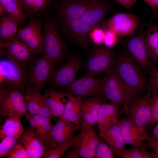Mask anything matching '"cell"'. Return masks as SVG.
I'll return each mask as SVG.
<instances>
[{"mask_svg":"<svg viewBox=\"0 0 158 158\" xmlns=\"http://www.w3.org/2000/svg\"><path fill=\"white\" fill-rule=\"evenodd\" d=\"M0 42V46L6 49L9 59L17 64L27 66L35 59V55L17 35L6 43Z\"/></svg>","mask_w":158,"mask_h":158,"instance_id":"16","label":"cell"},{"mask_svg":"<svg viewBox=\"0 0 158 158\" xmlns=\"http://www.w3.org/2000/svg\"><path fill=\"white\" fill-rule=\"evenodd\" d=\"M157 123L153 130L151 137L152 140L158 142V122Z\"/></svg>","mask_w":158,"mask_h":158,"instance_id":"46","label":"cell"},{"mask_svg":"<svg viewBox=\"0 0 158 158\" xmlns=\"http://www.w3.org/2000/svg\"><path fill=\"white\" fill-rule=\"evenodd\" d=\"M26 66L17 64L8 60L0 61V85L11 90L26 92Z\"/></svg>","mask_w":158,"mask_h":158,"instance_id":"5","label":"cell"},{"mask_svg":"<svg viewBox=\"0 0 158 158\" xmlns=\"http://www.w3.org/2000/svg\"><path fill=\"white\" fill-rule=\"evenodd\" d=\"M112 69L135 97L145 92L146 81L142 70L126 53L115 58Z\"/></svg>","mask_w":158,"mask_h":158,"instance_id":"1","label":"cell"},{"mask_svg":"<svg viewBox=\"0 0 158 158\" xmlns=\"http://www.w3.org/2000/svg\"><path fill=\"white\" fill-rule=\"evenodd\" d=\"M121 106L111 102L104 103L98 112L97 123L100 131L108 128L111 124L119 120V109Z\"/></svg>","mask_w":158,"mask_h":158,"instance_id":"26","label":"cell"},{"mask_svg":"<svg viewBox=\"0 0 158 158\" xmlns=\"http://www.w3.org/2000/svg\"><path fill=\"white\" fill-rule=\"evenodd\" d=\"M150 108L151 115V126L158 122V95L151 96Z\"/></svg>","mask_w":158,"mask_h":158,"instance_id":"40","label":"cell"},{"mask_svg":"<svg viewBox=\"0 0 158 158\" xmlns=\"http://www.w3.org/2000/svg\"><path fill=\"white\" fill-rule=\"evenodd\" d=\"M118 37L115 33L111 30H105L103 42L107 47L111 46L117 42Z\"/></svg>","mask_w":158,"mask_h":158,"instance_id":"41","label":"cell"},{"mask_svg":"<svg viewBox=\"0 0 158 158\" xmlns=\"http://www.w3.org/2000/svg\"><path fill=\"white\" fill-rule=\"evenodd\" d=\"M126 8L130 9L138 0H114Z\"/></svg>","mask_w":158,"mask_h":158,"instance_id":"42","label":"cell"},{"mask_svg":"<svg viewBox=\"0 0 158 158\" xmlns=\"http://www.w3.org/2000/svg\"><path fill=\"white\" fill-rule=\"evenodd\" d=\"M27 25L18 30L17 35L35 55H44L43 28L44 23L37 17H28Z\"/></svg>","mask_w":158,"mask_h":158,"instance_id":"6","label":"cell"},{"mask_svg":"<svg viewBox=\"0 0 158 158\" xmlns=\"http://www.w3.org/2000/svg\"><path fill=\"white\" fill-rule=\"evenodd\" d=\"M43 29L44 55L54 68L63 56L64 46L54 20H48L44 22Z\"/></svg>","mask_w":158,"mask_h":158,"instance_id":"4","label":"cell"},{"mask_svg":"<svg viewBox=\"0 0 158 158\" xmlns=\"http://www.w3.org/2000/svg\"><path fill=\"white\" fill-rule=\"evenodd\" d=\"M97 1L83 0L64 1L61 4L59 10L61 20L79 19Z\"/></svg>","mask_w":158,"mask_h":158,"instance_id":"18","label":"cell"},{"mask_svg":"<svg viewBox=\"0 0 158 158\" xmlns=\"http://www.w3.org/2000/svg\"><path fill=\"white\" fill-rule=\"evenodd\" d=\"M115 58L107 47L95 48L91 51L86 64V71L83 77H92L105 73L112 68Z\"/></svg>","mask_w":158,"mask_h":158,"instance_id":"10","label":"cell"},{"mask_svg":"<svg viewBox=\"0 0 158 158\" xmlns=\"http://www.w3.org/2000/svg\"><path fill=\"white\" fill-rule=\"evenodd\" d=\"M0 4L20 25L24 23L27 17L23 11L20 0H0Z\"/></svg>","mask_w":158,"mask_h":158,"instance_id":"33","label":"cell"},{"mask_svg":"<svg viewBox=\"0 0 158 158\" xmlns=\"http://www.w3.org/2000/svg\"><path fill=\"white\" fill-rule=\"evenodd\" d=\"M105 99L99 96L90 97L83 101L80 127H93L97 123V115Z\"/></svg>","mask_w":158,"mask_h":158,"instance_id":"22","label":"cell"},{"mask_svg":"<svg viewBox=\"0 0 158 158\" xmlns=\"http://www.w3.org/2000/svg\"><path fill=\"white\" fill-rule=\"evenodd\" d=\"M71 147L69 148L66 151L64 157L66 158H80V156L75 149L71 148Z\"/></svg>","mask_w":158,"mask_h":158,"instance_id":"43","label":"cell"},{"mask_svg":"<svg viewBox=\"0 0 158 158\" xmlns=\"http://www.w3.org/2000/svg\"><path fill=\"white\" fill-rule=\"evenodd\" d=\"M8 13L5 8L0 4V17Z\"/></svg>","mask_w":158,"mask_h":158,"instance_id":"47","label":"cell"},{"mask_svg":"<svg viewBox=\"0 0 158 158\" xmlns=\"http://www.w3.org/2000/svg\"><path fill=\"white\" fill-rule=\"evenodd\" d=\"M62 30L79 44H83L92 32L98 26H93L80 19L61 20Z\"/></svg>","mask_w":158,"mask_h":158,"instance_id":"20","label":"cell"},{"mask_svg":"<svg viewBox=\"0 0 158 158\" xmlns=\"http://www.w3.org/2000/svg\"><path fill=\"white\" fill-rule=\"evenodd\" d=\"M103 85L104 98L120 106L123 105L120 114L124 113L129 101L135 97L111 68L105 73Z\"/></svg>","mask_w":158,"mask_h":158,"instance_id":"3","label":"cell"},{"mask_svg":"<svg viewBox=\"0 0 158 158\" xmlns=\"http://www.w3.org/2000/svg\"><path fill=\"white\" fill-rule=\"evenodd\" d=\"M154 17L158 21V10L153 12Z\"/></svg>","mask_w":158,"mask_h":158,"instance_id":"48","label":"cell"},{"mask_svg":"<svg viewBox=\"0 0 158 158\" xmlns=\"http://www.w3.org/2000/svg\"><path fill=\"white\" fill-rule=\"evenodd\" d=\"M89 0V1H98L100 0Z\"/></svg>","mask_w":158,"mask_h":158,"instance_id":"49","label":"cell"},{"mask_svg":"<svg viewBox=\"0 0 158 158\" xmlns=\"http://www.w3.org/2000/svg\"><path fill=\"white\" fill-rule=\"evenodd\" d=\"M73 143H68L54 148L46 149L44 158H63L67 150L73 145Z\"/></svg>","mask_w":158,"mask_h":158,"instance_id":"35","label":"cell"},{"mask_svg":"<svg viewBox=\"0 0 158 158\" xmlns=\"http://www.w3.org/2000/svg\"><path fill=\"white\" fill-rule=\"evenodd\" d=\"M6 157L8 158H29L26 150L20 143L16 144Z\"/></svg>","mask_w":158,"mask_h":158,"instance_id":"39","label":"cell"},{"mask_svg":"<svg viewBox=\"0 0 158 158\" xmlns=\"http://www.w3.org/2000/svg\"><path fill=\"white\" fill-rule=\"evenodd\" d=\"M23 11L27 17H37L44 14L51 6L52 0H20Z\"/></svg>","mask_w":158,"mask_h":158,"instance_id":"30","label":"cell"},{"mask_svg":"<svg viewBox=\"0 0 158 158\" xmlns=\"http://www.w3.org/2000/svg\"><path fill=\"white\" fill-rule=\"evenodd\" d=\"M148 88L151 97L158 95V66L154 67L150 72Z\"/></svg>","mask_w":158,"mask_h":158,"instance_id":"38","label":"cell"},{"mask_svg":"<svg viewBox=\"0 0 158 158\" xmlns=\"http://www.w3.org/2000/svg\"><path fill=\"white\" fill-rule=\"evenodd\" d=\"M20 138L21 142L27 151L29 158L43 157L46 148L32 127L30 126L24 130Z\"/></svg>","mask_w":158,"mask_h":158,"instance_id":"24","label":"cell"},{"mask_svg":"<svg viewBox=\"0 0 158 158\" xmlns=\"http://www.w3.org/2000/svg\"><path fill=\"white\" fill-rule=\"evenodd\" d=\"M71 95L67 91L61 92L50 89L45 90L43 95L44 100L53 117H60L62 115Z\"/></svg>","mask_w":158,"mask_h":158,"instance_id":"21","label":"cell"},{"mask_svg":"<svg viewBox=\"0 0 158 158\" xmlns=\"http://www.w3.org/2000/svg\"><path fill=\"white\" fill-rule=\"evenodd\" d=\"M27 68L26 91L41 90L50 81L55 71L54 68L45 56L35 58Z\"/></svg>","mask_w":158,"mask_h":158,"instance_id":"2","label":"cell"},{"mask_svg":"<svg viewBox=\"0 0 158 158\" xmlns=\"http://www.w3.org/2000/svg\"><path fill=\"white\" fill-rule=\"evenodd\" d=\"M0 18V42L5 43L17 35L20 25L8 13Z\"/></svg>","mask_w":158,"mask_h":158,"instance_id":"29","label":"cell"},{"mask_svg":"<svg viewBox=\"0 0 158 158\" xmlns=\"http://www.w3.org/2000/svg\"><path fill=\"white\" fill-rule=\"evenodd\" d=\"M80 128V126L60 118L52 128L49 143L46 149L54 148L67 144H73L75 134Z\"/></svg>","mask_w":158,"mask_h":158,"instance_id":"15","label":"cell"},{"mask_svg":"<svg viewBox=\"0 0 158 158\" xmlns=\"http://www.w3.org/2000/svg\"><path fill=\"white\" fill-rule=\"evenodd\" d=\"M18 139L10 136L6 137L1 140L0 143V158L6 156L16 144Z\"/></svg>","mask_w":158,"mask_h":158,"instance_id":"37","label":"cell"},{"mask_svg":"<svg viewBox=\"0 0 158 158\" xmlns=\"http://www.w3.org/2000/svg\"><path fill=\"white\" fill-rule=\"evenodd\" d=\"M138 17L127 13H116L102 24L104 30H110L118 37L129 36L137 29L140 25Z\"/></svg>","mask_w":158,"mask_h":158,"instance_id":"11","label":"cell"},{"mask_svg":"<svg viewBox=\"0 0 158 158\" xmlns=\"http://www.w3.org/2000/svg\"><path fill=\"white\" fill-rule=\"evenodd\" d=\"M21 91L4 87L0 88V115L1 117H22L28 110L25 95Z\"/></svg>","mask_w":158,"mask_h":158,"instance_id":"7","label":"cell"},{"mask_svg":"<svg viewBox=\"0 0 158 158\" xmlns=\"http://www.w3.org/2000/svg\"><path fill=\"white\" fill-rule=\"evenodd\" d=\"M145 35L150 56L154 62L158 63V24L149 25Z\"/></svg>","mask_w":158,"mask_h":158,"instance_id":"32","label":"cell"},{"mask_svg":"<svg viewBox=\"0 0 158 158\" xmlns=\"http://www.w3.org/2000/svg\"><path fill=\"white\" fill-rule=\"evenodd\" d=\"M151 8L152 12L158 10V0H143Z\"/></svg>","mask_w":158,"mask_h":158,"instance_id":"44","label":"cell"},{"mask_svg":"<svg viewBox=\"0 0 158 158\" xmlns=\"http://www.w3.org/2000/svg\"><path fill=\"white\" fill-rule=\"evenodd\" d=\"M21 117H9L1 126L0 130V139L8 136L18 139L24 131Z\"/></svg>","mask_w":158,"mask_h":158,"instance_id":"31","label":"cell"},{"mask_svg":"<svg viewBox=\"0 0 158 158\" xmlns=\"http://www.w3.org/2000/svg\"><path fill=\"white\" fill-rule=\"evenodd\" d=\"M101 138L97 147L94 158H114V154L106 143Z\"/></svg>","mask_w":158,"mask_h":158,"instance_id":"36","label":"cell"},{"mask_svg":"<svg viewBox=\"0 0 158 158\" xmlns=\"http://www.w3.org/2000/svg\"><path fill=\"white\" fill-rule=\"evenodd\" d=\"M109 11L106 3L100 0L87 10L79 18L93 26H98Z\"/></svg>","mask_w":158,"mask_h":158,"instance_id":"27","label":"cell"},{"mask_svg":"<svg viewBox=\"0 0 158 158\" xmlns=\"http://www.w3.org/2000/svg\"><path fill=\"white\" fill-rule=\"evenodd\" d=\"M125 46L126 53L142 70L150 71L154 67V61L146 44L145 33L130 37L126 41Z\"/></svg>","mask_w":158,"mask_h":158,"instance_id":"9","label":"cell"},{"mask_svg":"<svg viewBox=\"0 0 158 158\" xmlns=\"http://www.w3.org/2000/svg\"><path fill=\"white\" fill-rule=\"evenodd\" d=\"M104 77L82 76L75 80L66 88L72 95L80 96L82 98L96 96L105 98L103 92Z\"/></svg>","mask_w":158,"mask_h":158,"instance_id":"12","label":"cell"},{"mask_svg":"<svg viewBox=\"0 0 158 158\" xmlns=\"http://www.w3.org/2000/svg\"><path fill=\"white\" fill-rule=\"evenodd\" d=\"M119 121L118 120L107 128L100 131L99 134L114 155L118 158H121L127 149L119 128Z\"/></svg>","mask_w":158,"mask_h":158,"instance_id":"17","label":"cell"},{"mask_svg":"<svg viewBox=\"0 0 158 158\" xmlns=\"http://www.w3.org/2000/svg\"><path fill=\"white\" fill-rule=\"evenodd\" d=\"M100 140L93 127H80V132L74 136L73 145L80 157L94 158Z\"/></svg>","mask_w":158,"mask_h":158,"instance_id":"14","label":"cell"},{"mask_svg":"<svg viewBox=\"0 0 158 158\" xmlns=\"http://www.w3.org/2000/svg\"><path fill=\"white\" fill-rule=\"evenodd\" d=\"M41 90H26L25 95L27 107L29 112L52 118L49 109L45 104Z\"/></svg>","mask_w":158,"mask_h":158,"instance_id":"25","label":"cell"},{"mask_svg":"<svg viewBox=\"0 0 158 158\" xmlns=\"http://www.w3.org/2000/svg\"><path fill=\"white\" fill-rule=\"evenodd\" d=\"M82 102L81 97L71 95L60 118L66 119L75 125L80 126Z\"/></svg>","mask_w":158,"mask_h":158,"instance_id":"28","label":"cell"},{"mask_svg":"<svg viewBox=\"0 0 158 158\" xmlns=\"http://www.w3.org/2000/svg\"><path fill=\"white\" fill-rule=\"evenodd\" d=\"M147 142L152 149L156 158H158V142L152 140L151 137Z\"/></svg>","mask_w":158,"mask_h":158,"instance_id":"45","label":"cell"},{"mask_svg":"<svg viewBox=\"0 0 158 158\" xmlns=\"http://www.w3.org/2000/svg\"><path fill=\"white\" fill-rule=\"evenodd\" d=\"M25 116L30 126L34 130L47 149L49 143L50 133L53 126L51 123V118L29 112Z\"/></svg>","mask_w":158,"mask_h":158,"instance_id":"23","label":"cell"},{"mask_svg":"<svg viewBox=\"0 0 158 158\" xmlns=\"http://www.w3.org/2000/svg\"><path fill=\"white\" fill-rule=\"evenodd\" d=\"M119 126L126 144L131 146L147 142L151 138L146 130L139 127L126 118L119 121Z\"/></svg>","mask_w":158,"mask_h":158,"instance_id":"19","label":"cell"},{"mask_svg":"<svg viewBox=\"0 0 158 158\" xmlns=\"http://www.w3.org/2000/svg\"><path fill=\"white\" fill-rule=\"evenodd\" d=\"M83 63L76 55L71 56L54 73L50 81L51 85L66 88L75 80L76 74L83 67Z\"/></svg>","mask_w":158,"mask_h":158,"instance_id":"13","label":"cell"},{"mask_svg":"<svg viewBox=\"0 0 158 158\" xmlns=\"http://www.w3.org/2000/svg\"><path fill=\"white\" fill-rule=\"evenodd\" d=\"M122 156L123 158H156L155 154L149 152L142 143L131 146Z\"/></svg>","mask_w":158,"mask_h":158,"instance_id":"34","label":"cell"},{"mask_svg":"<svg viewBox=\"0 0 158 158\" xmlns=\"http://www.w3.org/2000/svg\"><path fill=\"white\" fill-rule=\"evenodd\" d=\"M151 96L148 90L146 94L132 99L128 102L124 111L127 118L139 127L145 130L150 125Z\"/></svg>","mask_w":158,"mask_h":158,"instance_id":"8","label":"cell"}]
</instances>
